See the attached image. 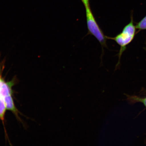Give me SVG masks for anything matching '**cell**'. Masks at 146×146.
Wrapping results in <instances>:
<instances>
[{
	"label": "cell",
	"instance_id": "obj_5",
	"mask_svg": "<svg viewBox=\"0 0 146 146\" xmlns=\"http://www.w3.org/2000/svg\"><path fill=\"white\" fill-rule=\"evenodd\" d=\"M6 109L4 98L0 96V119L2 121L3 125Z\"/></svg>",
	"mask_w": 146,
	"mask_h": 146
},
{
	"label": "cell",
	"instance_id": "obj_3",
	"mask_svg": "<svg viewBox=\"0 0 146 146\" xmlns=\"http://www.w3.org/2000/svg\"><path fill=\"white\" fill-rule=\"evenodd\" d=\"M13 84V82L8 83L5 82L0 88V96L3 98L5 96L12 95L13 92L12 88Z\"/></svg>",
	"mask_w": 146,
	"mask_h": 146
},
{
	"label": "cell",
	"instance_id": "obj_7",
	"mask_svg": "<svg viewBox=\"0 0 146 146\" xmlns=\"http://www.w3.org/2000/svg\"><path fill=\"white\" fill-rule=\"evenodd\" d=\"M129 100L133 103L141 102L146 107V98H141L136 96H130L129 98Z\"/></svg>",
	"mask_w": 146,
	"mask_h": 146
},
{
	"label": "cell",
	"instance_id": "obj_6",
	"mask_svg": "<svg viewBox=\"0 0 146 146\" xmlns=\"http://www.w3.org/2000/svg\"><path fill=\"white\" fill-rule=\"evenodd\" d=\"M136 28L139 30H146V16L137 24Z\"/></svg>",
	"mask_w": 146,
	"mask_h": 146
},
{
	"label": "cell",
	"instance_id": "obj_1",
	"mask_svg": "<svg viewBox=\"0 0 146 146\" xmlns=\"http://www.w3.org/2000/svg\"><path fill=\"white\" fill-rule=\"evenodd\" d=\"M136 27L133 23V19L131 17L130 22L124 27L122 31L114 37L107 36L108 39L114 41L120 46L119 52V61L117 66L119 64L120 59L123 52L125 50L126 47L133 41L135 35Z\"/></svg>",
	"mask_w": 146,
	"mask_h": 146
},
{
	"label": "cell",
	"instance_id": "obj_4",
	"mask_svg": "<svg viewBox=\"0 0 146 146\" xmlns=\"http://www.w3.org/2000/svg\"><path fill=\"white\" fill-rule=\"evenodd\" d=\"M3 98L6 109L12 111L15 114L17 115L18 111L15 105L11 95L5 96Z\"/></svg>",
	"mask_w": 146,
	"mask_h": 146
},
{
	"label": "cell",
	"instance_id": "obj_2",
	"mask_svg": "<svg viewBox=\"0 0 146 146\" xmlns=\"http://www.w3.org/2000/svg\"><path fill=\"white\" fill-rule=\"evenodd\" d=\"M86 15L88 34L94 36L99 42L102 46L107 47V36L104 33L98 25L95 17L91 11L90 7L85 8Z\"/></svg>",
	"mask_w": 146,
	"mask_h": 146
},
{
	"label": "cell",
	"instance_id": "obj_8",
	"mask_svg": "<svg viewBox=\"0 0 146 146\" xmlns=\"http://www.w3.org/2000/svg\"><path fill=\"white\" fill-rule=\"evenodd\" d=\"M84 5L85 7H90L89 6V0H81Z\"/></svg>",
	"mask_w": 146,
	"mask_h": 146
}]
</instances>
